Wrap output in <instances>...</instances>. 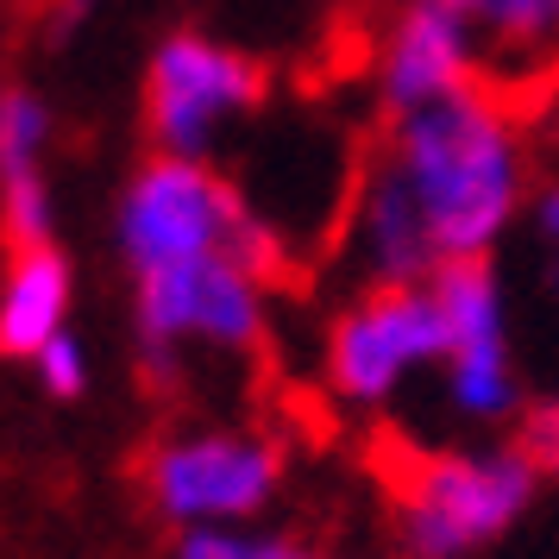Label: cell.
Masks as SVG:
<instances>
[{"instance_id":"cell-14","label":"cell","mask_w":559,"mask_h":559,"mask_svg":"<svg viewBox=\"0 0 559 559\" xmlns=\"http://www.w3.org/2000/svg\"><path fill=\"white\" fill-rule=\"evenodd\" d=\"M32 365H38V383H45L51 396H63V403L88 390V353H82L76 333H57V340H51L38 358H32Z\"/></svg>"},{"instance_id":"cell-10","label":"cell","mask_w":559,"mask_h":559,"mask_svg":"<svg viewBox=\"0 0 559 559\" xmlns=\"http://www.w3.org/2000/svg\"><path fill=\"white\" fill-rule=\"evenodd\" d=\"M63 314H70V264L51 246L20 252L7 271V289H0V353L38 358L57 333H70Z\"/></svg>"},{"instance_id":"cell-9","label":"cell","mask_w":559,"mask_h":559,"mask_svg":"<svg viewBox=\"0 0 559 559\" xmlns=\"http://www.w3.org/2000/svg\"><path fill=\"white\" fill-rule=\"evenodd\" d=\"M490 82V57H484L472 20L453 0H408L403 13L383 26L378 45V95L390 114L408 107L453 102L465 88Z\"/></svg>"},{"instance_id":"cell-13","label":"cell","mask_w":559,"mask_h":559,"mask_svg":"<svg viewBox=\"0 0 559 559\" xmlns=\"http://www.w3.org/2000/svg\"><path fill=\"white\" fill-rule=\"evenodd\" d=\"M177 559H340V554L264 528H195L177 540Z\"/></svg>"},{"instance_id":"cell-12","label":"cell","mask_w":559,"mask_h":559,"mask_svg":"<svg viewBox=\"0 0 559 559\" xmlns=\"http://www.w3.org/2000/svg\"><path fill=\"white\" fill-rule=\"evenodd\" d=\"M51 114L26 88H0V189L38 177V152H45Z\"/></svg>"},{"instance_id":"cell-3","label":"cell","mask_w":559,"mask_h":559,"mask_svg":"<svg viewBox=\"0 0 559 559\" xmlns=\"http://www.w3.org/2000/svg\"><path fill=\"white\" fill-rule=\"evenodd\" d=\"M120 252H127L132 277H152L189 258L214 252H252L271 258V233L258 227V214L239 202L227 177H214L202 157H157L120 195Z\"/></svg>"},{"instance_id":"cell-7","label":"cell","mask_w":559,"mask_h":559,"mask_svg":"<svg viewBox=\"0 0 559 559\" xmlns=\"http://www.w3.org/2000/svg\"><path fill=\"white\" fill-rule=\"evenodd\" d=\"M264 95V76L252 70V57L214 45L202 32H177L164 38L145 76V120L164 157H202L227 139Z\"/></svg>"},{"instance_id":"cell-2","label":"cell","mask_w":559,"mask_h":559,"mask_svg":"<svg viewBox=\"0 0 559 559\" xmlns=\"http://www.w3.org/2000/svg\"><path fill=\"white\" fill-rule=\"evenodd\" d=\"M540 459L522 447H447L396 478V534L408 559H472L503 540L534 503Z\"/></svg>"},{"instance_id":"cell-16","label":"cell","mask_w":559,"mask_h":559,"mask_svg":"<svg viewBox=\"0 0 559 559\" xmlns=\"http://www.w3.org/2000/svg\"><path fill=\"white\" fill-rule=\"evenodd\" d=\"M554 289H559V264H554Z\"/></svg>"},{"instance_id":"cell-15","label":"cell","mask_w":559,"mask_h":559,"mask_svg":"<svg viewBox=\"0 0 559 559\" xmlns=\"http://www.w3.org/2000/svg\"><path fill=\"white\" fill-rule=\"evenodd\" d=\"M528 221H534V233L559 252V182H540V189L528 195Z\"/></svg>"},{"instance_id":"cell-8","label":"cell","mask_w":559,"mask_h":559,"mask_svg":"<svg viewBox=\"0 0 559 559\" xmlns=\"http://www.w3.org/2000/svg\"><path fill=\"white\" fill-rule=\"evenodd\" d=\"M433 283L440 302V383H447V408L459 421H503L522 403V378H515V346H509V302L490 264H447Z\"/></svg>"},{"instance_id":"cell-6","label":"cell","mask_w":559,"mask_h":559,"mask_svg":"<svg viewBox=\"0 0 559 559\" xmlns=\"http://www.w3.org/2000/svg\"><path fill=\"white\" fill-rule=\"evenodd\" d=\"M271 258L252 252H214L189 258L170 271L139 277V340L157 365L177 353H252L264 340L271 302H264Z\"/></svg>"},{"instance_id":"cell-11","label":"cell","mask_w":559,"mask_h":559,"mask_svg":"<svg viewBox=\"0 0 559 559\" xmlns=\"http://www.w3.org/2000/svg\"><path fill=\"white\" fill-rule=\"evenodd\" d=\"M472 20L490 70L540 76L559 70V0H453Z\"/></svg>"},{"instance_id":"cell-5","label":"cell","mask_w":559,"mask_h":559,"mask_svg":"<svg viewBox=\"0 0 559 559\" xmlns=\"http://www.w3.org/2000/svg\"><path fill=\"white\" fill-rule=\"evenodd\" d=\"M440 346L447 333H440L433 283H371L328 328L321 371L346 408H383L415 378L440 371Z\"/></svg>"},{"instance_id":"cell-1","label":"cell","mask_w":559,"mask_h":559,"mask_svg":"<svg viewBox=\"0 0 559 559\" xmlns=\"http://www.w3.org/2000/svg\"><path fill=\"white\" fill-rule=\"evenodd\" d=\"M534 195L522 114L484 82L453 102L390 114V139L353 195V258L371 283H428L484 264Z\"/></svg>"},{"instance_id":"cell-4","label":"cell","mask_w":559,"mask_h":559,"mask_svg":"<svg viewBox=\"0 0 559 559\" xmlns=\"http://www.w3.org/2000/svg\"><path fill=\"white\" fill-rule=\"evenodd\" d=\"M145 490L177 534L252 528L283 490V453L258 428H189L145 459Z\"/></svg>"}]
</instances>
